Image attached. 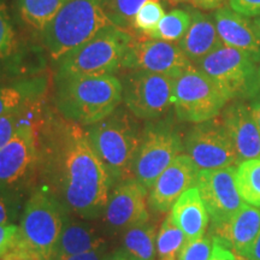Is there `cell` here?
<instances>
[{
    "label": "cell",
    "mask_w": 260,
    "mask_h": 260,
    "mask_svg": "<svg viewBox=\"0 0 260 260\" xmlns=\"http://www.w3.org/2000/svg\"><path fill=\"white\" fill-rule=\"evenodd\" d=\"M38 176L70 214L84 220L103 216L113 184L84 126L51 111L38 125Z\"/></svg>",
    "instance_id": "cell-1"
},
{
    "label": "cell",
    "mask_w": 260,
    "mask_h": 260,
    "mask_svg": "<svg viewBox=\"0 0 260 260\" xmlns=\"http://www.w3.org/2000/svg\"><path fill=\"white\" fill-rule=\"evenodd\" d=\"M56 111L82 126L102 121L121 105L122 82L116 75L53 80Z\"/></svg>",
    "instance_id": "cell-2"
},
{
    "label": "cell",
    "mask_w": 260,
    "mask_h": 260,
    "mask_svg": "<svg viewBox=\"0 0 260 260\" xmlns=\"http://www.w3.org/2000/svg\"><path fill=\"white\" fill-rule=\"evenodd\" d=\"M140 119L119 105L102 121L84 126L94 152L106 168L113 187L133 176L136 153L141 141Z\"/></svg>",
    "instance_id": "cell-3"
},
{
    "label": "cell",
    "mask_w": 260,
    "mask_h": 260,
    "mask_svg": "<svg viewBox=\"0 0 260 260\" xmlns=\"http://www.w3.org/2000/svg\"><path fill=\"white\" fill-rule=\"evenodd\" d=\"M113 25L103 0H70L42 31L40 41L52 64Z\"/></svg>",
    "instance_id": "cell-4"
},
{
    "label": "cell",
    "mask_w": 260,
    "mask_h": 260,
    "mask_svg": "<svg viewBox=\"0 0 260 260\" xmlns=\"http://www.w3.org/2000/svg\"><path fill=\"white\" fill-rule=\"evenodd\" d=\"M133 40L126 30L109 25L56 61L53 80L116 75Z\"/></svg>",
    "instance_id": "cell-5"
},
{
    "label": "cell",
    "mask_w": 260,
    "mask_h": 260,
    "mask_svg": "<svg viewBox=\"0 0 260 260\" xmlns=\"http://www.w3.org/2000/svg\"><path fill=\"white\" fill-rule=\"evenodd\" d=\"M69 216L70 213L53 195L40 187L35 188L22 210L15 247L50 260Z\"/></svg>",
    "instance_id": "cell-6"
},
{
    "label": "cell",
    "mask_w": 260,
    "mask_h": 260,
    "mask_svg": "<svg viewBox=\"0 0 260 260\" xmlns=\"http://www.w3.org/2000/svg\"><path fill=\"white\" fill-rule=\"evenodd\" d=\"M9 0H0V82L45 74L47 53L38 38L27 37Z\"/></svg>",
    "instance_id": "cell-7"
},
{
    "label": "cell",
    "mask_w": 260,
    "mask_h": 260,
    "mask_svg": "<svg viewBox=\"0 0 260 260\" xmlns=\"http://www.w3.org/2000/svg\"><path fill=\"white\" fill-rule=\"evenodd\" d=\"M42 113L40 106H31L12 139L0 148V189L21 194L38 174V125Z\"/></svg>",
    "instance_id": "cell-8"
},
{
    "label": "cell",
    "mask_w": 260,
    "mask_h": 260,
    "mask_svg": "<svg viewBox=\"0 0 260 260\" xmlns=\"http://www.w3.org/2000/svg\"><path fill=\"white\" fill-rule=\"evenodd\" d=\"M183 151V138L172 117L146 121L133 176L149 190L159 175Z\"/></svg>",
    "instance_id": "cell-9"
},
{
    "label": "cell",
    "mask_w": 260,
    "mask_h": 260,
    "mask_svg": "<svg viewBox=\"0 0 260 260\" xmlns=\"http://www.w3.org/2000/svg\"><path fill=\"white\" fill-rule=\"evenodd\" d=\"M228 102L223 90L198 68L191 67L174 81L172 106L181 122L197 124L216 118Z\"/></svg>",
    "instance_id": "cell-10"
},
{
    "label": "cell",
    "mask_w": 260,
    "mask_h": 260,
    "mask_svg": "<svg viewBox=\"0 0 260 260\" xmlns=\"http://www.w3.org/2000/svg\"><path fill=\"white\" fill-rule=\"evenodd\" d=\"M251 57L226 45L211 52L197 68L213 81L228 99L256 95L259 92V69Z\"/></svg>",
    "instance_id": "cell-11"
},
{
    "label": "cell",
    "mask_w": 260,
    "mask_h": 260,
    "mask_svg": "<svg viewBox=\"0 0 260 260\" xmlns=\"http://www.w3.org/2000/svg\"><path fill=\"white\" fill-rule=\"evenodd\" d=\"M172 77L145 70H129L121 79L122 103L136 118L153 121L172 106Z\"/></svg>",
    "instance_id": "cell-12"
},
{
    "label": "cell",
    "mask_w": 260,
    "mask_h": 260,
    "mask_svg": "<svg viewBox=\"0 0 260 260\" xmlns=\"http://www.w3.org/2000/svg\"><path fill=\"white\" fill-rule=\"evenodd\" d=\"M184 152L197 168L213 170L240 164L234 145L222 119L197 123L183 139Z\"/></svg>",
    "instance_id": "cell-13"
},
{
    "label": "cell",
    "mask_w": 260,
    "mask_h": 260,
    "mask_svg": "<svg viewBox=\"0 0 260 260\" xmlns=\"http://www.w3.org/2000/svg\"><path fill=\"white\" fill-rule=\"evenodd\" d=\"M148 189L135 177L117 183L104 211L103 229L109 235L123 234L129 228L149 219Z\"/></svg>",
    "instance_id": "cell-14"
},
{
    "label": "cell",
    "mask_w": 260,
    "mask_h": 260,
    "mask_svg": "<svg viewBox=\"0 0 260 260\" xmlns=\"http://www.w3.org/2000/svg\"><path fill=\"white\" fill-rule=\"evenodd\" d=\"M197 187L216 229L228 224L245 204L236 184V168L201 170Z\"/></svg>",
    "instance_id": "cell-15"
},
{
    "label": "cell",
    "mask_w": 260,
    "mask_h": 260,
    "mask_svg": "<svg viewBox=\"0 0 260 260\" xmlns=\"http://www.w3.org/2000/svg\"><path fill=\"white\" fill-rule=\"evenodd\" d=\"M193 67L178 45L147 39L133 40L122 61V69L145 70L176 79Z\"/></svg>",
    "instance_id": "cell-16"
},
{
    "label": "cell",
    "mask_w": 260,
    "mask_h": 260,
    "mask_svg": "<svg viewBox=\"0 0 260 260\" xmlns=\"http://www.w3.org/2000/svg\"><path fill=\"white\" fill-rule=\"evenodd\" d=\"M199 169L187 154H180L154 181L148 190V209L165 213L184 191L197 186Z\"/></svg>",
    "instance_id": "cell-17"
},
{
    "label": "cell",
    "mask_w": 260,
    "mask_h": 260,
    "mask_svg": "<svg viewBox=\"0 0 260 260\" xmlns=\"http://www.w3.org/2000/svg\"><path fill=\"white\" fill-rule=\"evenodd\" d=\"M220 119L232 140L239 161L260 159V132L251 106L236 100L226 106Z\"/></svg>",
    "instance_id": "cell-18"
},
{
    "label": "cell",
    "mask_w": 260,
    "mask_h": 260,
    "mask_svg": "<svg viewBox=\"0 0 260 260\" xmlns=\"http://www.w3.org/2000/svg\"><path fill=\"white\" fill-rule=\"evenodd\" d=\"M213 19L224 45L243 52L255 63L260 61V38L253 21L229 8L217 10Z\"/></svg>",
    "instance_id": "cell-19"
},
{
    "label": "cell",
    "mask_w": 260,
    "mask_h": 260,
    "mask_svg": "<svg viewBox=\"0 0 260 260\" xmlns=\"http://www.w3.org/2000/svg\"><path fill=\"white\" fill-rule=\"evenodd\" d=\"M47 88L48 79L45 74L0 82V116L22 112L41 103Z\"/></svg>",
    "instance_id": "cell-20"
},
{
    "label": "cell",
    "mask_w": 260,
    "mask_h": 260,
    "mask_svg": "<svg viewBox=\"0 0 260 260\" xmlns=\"http://www.w3.org/2000/svg\"><path fill=\"white\" fill-rule=\"evenodd\" d=\"M190 14L191 23L186 35L178 42V46L184 56L197 65L211 52L223 45V42L217 31L213 17L203 14L197 9L190 10Z\"/></svg>",
    "instance_id": "cell-21"
},
{
    "label": "cell",
    "mask_w": 260,
    "mask_h": 260,
    "mask_svg": "<svg viewBox=\"0 0 260 260\" xmlns=\"http://www.w3.org/2000/svg\"><path fill=\"white\" fill-rule=\"evenodd\" d=\"M170 214L183 232L187 242L200 239L206 233L210 216L197 186L189 188L178 198Z\"/></svg>",
    "instance_id": "cell-22"
},
{
    "label": "cell",
    "mask_w": 260,
    "mask_h": 260,
    "mask_svg": "<svg viewBox=\"0 0 260 260\" xmlns=\"http://www.w3.org/2000/svg\"><path fill=\"white\" fill-rule=\"evenodd\" d=\"M103 246H106V241L92 223L84 219H74L70 214L54 246L51 259L80 254Z\"/></svg>",
    "instance_id": "cell-23"
},
{
    "label": "cell",
    "mask_w": 260,
    "mask_h": 260,
    "mask_svg": "<svg viewBox=\"0 0 260 260\" xmlns=\"http://www.w3.org/2000/svg\"><path fill=\"white\" fill-rule=\"evenodd\" d=\"M217 232L235 254L242 255L260 233V209L243 204L228 224Z\"/></svg>",
    "instance_id": "cell-24"
},
{
    "label": "cell",
    "mask_w": 260,
    "mask_h": 260,
    "mask_svg": "<svg viewBox=\"0 0 260 260\" xmlns=\"http://www.w3.org/2000/svg\"><path fill=\"white\" fill-rule=\"evenodd\" d=\"M70 0H15V15L25 30L40 40L42 31Z\"/></svg>",
    "instance_id": "cell-25"
},
{
    "label": "cell",
    "mask_w": 260,
    "mask_h": 260,
    "mask_svg": "<svg viewBox=\"0 0 260 260\" xmlns=\"http://www.w3.org/2000/svg\"><path fill=\"white\" fill-rule=\"evenodd\" d=\"M157 228L146 220L129 228L122 234V248L136 260H154Z\"/></svg>",
    "instance_id": "cell-26"
},
{
    "label": "cell",
    "mask_w": 260,
    "mask_h": 260,
    "mask_svg": "<svg viewBox=\"0 0 260 260\" xmlns=\"http://www.w3.org/2000/svg\"><path fill=\"white\" fill-rule=\"evenodd\" d=\"M187 239L182 230L176 225L171 214L161 223L155 240V254L158 260H177L186 245Z\"/></svg>",
    "instance_id": "cell-27"
},
{
    "label": "cell",
    "mask_w": 260,
    "mask_h": 260,
    "mask_svg": "<svg viewBox=\"0 0 260 260\" xmlns=\"http://www.w3.org/2000/svg\"><path fill=\"white\" fill-rule=\"evenodd\" d=\"M236 184L242 200L260 209V159L240 162L236 168Z\"/></svg>",
    "instance_id": "cell-28"
},
{
    "label": "cell",
    "mask_w": 260,
    "mask_h": 260,
    "mask_svg": "<svg viewBox=\"0 0 260 260\" xmlns=\"http://www.w3.org/2000/svg\"><path fill=\"white\" fill-rule=\"evenodd\" d=\"M191 23L190 10L175 9L160 19L157 28L148 35L151 39L168 42L180 41Z\"/></svg>",
    "instance_id": "cell-29"
},
{
    "label": "cell",
    "mask_w": 260,
    "mask_h": 260,
    "mask_svg": "<svg viewBox=\"0 0 260 260\" xmlns=\"http://www.w3.org/2000/svg\"><path fill=\"white\" fill-rule=\"evenodd\" d=\"M148 2L159 0H103L104 10L111 23L123 30L133 28L139 10Z\"/></svg>",
    "instance_id": "cell-30"
},
{
    "label": "cell",
    "mask_w": 260,
    "mask_h": 260,
    "mask_svg": "<svg viewBox=\"0 0 260 260\" xmlns=\"http://www.w3.org/2000/svg\"><path fill=\"white\" fill-rule=\"evenodd\" d=\"M165 16L162 5L159 2H148L139 10L134 18L133 28L148 37L157 28L160 19Z\"/></svg>",
    "instance_id": "cell-31"
},
{
    "label": "cell",
    "mask_w": 260,
    "mask_h": 260,
    "mask_svg": "<svg viewBox=\"0 0 260 260\" xmlns=\"http://www.w3.org/2000/svg\"><path fill=\"white\" fill-rule=\"evenodd\" d=\"M213 248V236L204 235L186 242L177 260H210Z\"/></svg>",
    "instance_id": "cell-32"
},
{
    "label": "cell",
    "mask_w": 260,
    "mask_h": 260,
    "mask_svg": "<svg viewBox=\"0 0 260 260\" xmlns=\"http://www.w3.org/2000/svg\"><path fill=\"white\" fill-rule=\"evenodd\" d=\"M21 207V194L0 189V224H14L18 219Z\"/></svg>",
    "instance_id": "cell-33"
},
{
    "label": "cell",
    "mask_w": 260,
    "mask_h": 260,
    "mask_svg": "<svg viewBox=\"0 0 260 260\" xmlns=\"http://www.w3.org/2000/svg\"><path fill=\"white\" fill-rule=\"evenodd\" d=\"M27 110L22 112L0 116V148L4 147L10 140L12 139V136L15 135L16 130L18 129L21 123L24 121V115Z\"/></svg>",
    "instance_id": "cell-34"
},
{
    "label": "cell",
    "mask_w": 260,
    "mask_h": 260,
    "mask_svg": "<svg viewBox=\"0 0 260 260\" xmlns=\"http://www.w3.org/2000/svg\"><path fill=\"white\" fill-rule=\"evenodd\" d=\"M18 239V225L0 224V256L11 252Z\"/></svg>",
    "instance_id": "cell-35"
},
{
    "label": "cell",
    "mask_w": 260,
    "mask_h": 260,
    "mask_svg": "<svg viewBox=\"0 0 260 260\" xmlns=\"http://www.w3.org/2000/svg\"><path fill=\"white\" fill-rule=\"evenodd\" d=\"M230 9L246 17L260 15V0H229Z\"/></svg>",
    "instance_id": "cell-36"
},
{
    "label": "cell",
    "mask_w": 260,
    "mask_h": 260,
    "mask_svg": "<svg viewBox=\"0 0 260 260\" xmlns=\"http://www.w3.org/2000/svg\"><path fill=\"white\" fill-rule=\"evenodd\" d=\"M210 260H236L234 253L228 243L218 236L213 237V248Z\"/></svg>",
    "instance_id": "cell-37"
},
{
    "label": "cell",
    "mask_w": 260,
    "mask_h": 260,
    "mask_svg": "<svg viewBox=\"0 0 260 260\" xmlns=\"http://www.w3.org/2000/svg\"><path fill=\"white\" fill-rule=\"evenodd\" d=\"M107 246H103L98 249H93V251L80 253V254L61 256V258L51 259V260H104L105 255L107 254Z\"/></svg>",
    "instance_id": "cell-38"
},
{
    "label": "cell",
    "mask_w": 260,
    "mask_h": 260,
    "mask_svg": "<svg viewBox=\"0 0 260 260\" xmlns=\"http://www.w3.org/2000/svg\"><path fill=\"white\" fill-rule=\"evenodd\" d=\"M243 258L248 260H260V233L256 236L255 241L253 242V245L249 247L247 251L241 255Z\"/></svg>",
    "instance_id": "cell-39"
},
{
    "label": "cell",
    "mask_w": 260,
    "mask_h": 260,
    "mask_svg": "<svg viewBox=\"0 0 260 260\" xmlns=\"http://www.w3.org/2000/svg\"><path fill=\"white\" fill-rule=\"evenodd\" d=\"M104 260H136L134 256H132L128 252H125L122 247L115 249L113 252L107 253Z\"/></svg>",
    "instance_id": "cell-40"
},
{
    "label": "cell",
    "mask_w": 260,
    "mask_h": 260,
    "mask_svg": "<svg viewBox=\"0 0 260 260\" xmlns=\"http://www.w3.org/2000/svg\"><path fill=\"white\" fill-rule=\"evenodd\" d=\"M190 2L197 9L212 10L218 8L223 0H190Z\"/></svg>",
    "instance_id": "cell-41"
},
{
    "label": "cell",
    "mask_w": 260,
    "mask_h": 260,
    "mask_svg": "<svg viewBox=\"0 0 260 260\" xmlns=\"http://www.w3.org/2000/svg\"><path fill=\"white\" fill-rule=\"evenodd\" d=\"M14 251L18 253L19 260H44L41 256H39L37 253L28 251V249L19 248V247H15Z\"/></svg>",
    "instance_id": "cell-42"
},
{
    "label": "cell",
    "mask_w": 260,
    "mask_h": 260,
    "mask_svg": "<svg viewBox=\"0 0 260 260\" xmlns=\"http://www.w3.org/2000/svg\"><path fill=\"white\" fill-rule=\"evenodd\" d=\"M251 109H252L253 116H254L256 125H258L259 132H260V96H256L255 99L253 100V103H252V105H251Z\"/></svg>",
    "instance_id": "cell-43"
},
{
    "label": "cell",
    "mask_w": 260,
    "mask_h": 260,
    "mask_svg": "<svg viewBox=\"0 0 260 260\" xmlns=\"http://www.w3.org/2000/svg\"><path fill=\"white\" fill-rule=\"evenodd\" d=\"M0 260H19V255H18L17 252L12 249L11 252L6 253L5 255L0 256Z\"/></svg>",
    "instance_id": "cell-44"
},
{
    "label": "cell",
    "mask_w": 260,
    "mask_h": 260,
    "mask_svg": "<svg viewBox=\"0 0 260 260\" xmlns=\"http://www.w3.org/2000/svg\"><path fill=\"white\" fill-rule=\"evenodd\" d=\"M253 24H254V27L256 29V31H258L259 38H260V15L256 16V17L253 19Z\"/></svg>",
    "instance_id": "cell-45"
},
{
    "label": "cell",
    "mask_w": 260,
    "mask_h": 260,
    "mask_svg": "<svg viewBox=\"0 0 260 260\" xmlns=\"http://www.w3.org/2000/svg\"><path fill=\"white\" fill-rule=\"evenodd\" d=\"M170 4H178V3H183V2H187V0H168Z\"/></svg>",
    "instance_id": "cell-46"
},
{
    "label": "cell",
    "mask_w": 260,
    "mask_h": 260,
    "mask_svg": "<svg viewBox=\"0 0 260 260\" xmlns=\"http://www.w3.org/2000/svg\"><path fill=\"white\" fill-rule=\"evenodd\" d=\"M259 84H260V67H259Z\"/></svg>",
    "instance_id": "cell-47"
}]
</instances>
